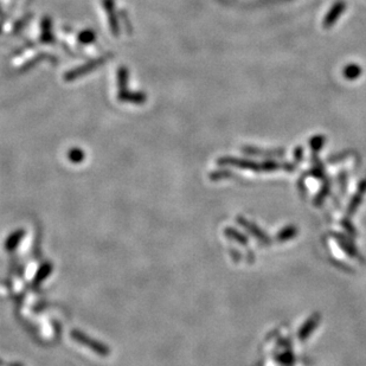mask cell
Returning a JSON list of instances; mask_svg holds the SVG:
<instances>
[{
	"label": "cell",
	"mask_w": 366,
	"mask_h": 366,
	"mask_svg": "<svg viewBox=\"0 0 366 366\" xmlns=\"http://www.w3.org/2000/svg\"><path fill=\"white\" fill-rule=\"evenodd\" d=\"M71 337H73L74 340L77 341V343L85 345V346L91 347V350L95 351L97 355H100V356H108V355H109L110 351L106 346V345L98 343V341L94 340V339L89 338L88 335L85 334V333L76 331V329H75V331L71 332Z\"/></svg>",
	"instance_id": "obj_1"
},
{
	"label": "cell",
	"mask_w": 366,
	"mask_h": 366,
	"mask_svg": "<svg viewBox=\"0 0 366 366\" xmlns=\"http://www.w3.org/2000/svg\"><path fill=\"white\" fill-rule=\"evenodd\" d=\"M345 7H346V5H345L344 1H338L337 4H335L334 6L332 7V10L329 11V13L327 14L326 19H325V26L326 28H328L329 25H332L333 23L337 20V18L339 14L343 13V11L345 10Z\"/></svg>",
	"instance_id": "obj_2"
},
{
	"label": "cell",
	"mask_w": 366,
	"mask_h": 366,
	"mask_svg": "<svg viewBox=\"0 0 366 366\" xmlns=\"http://www.w3.org/2000/svg\"><path fill=\"white\" fill-rule=\"evenodd\" d=\"M50 272H51V265H49V263H46V265L42 266V267H41V269H40V272L37 273V276H36V278H35L34 283H35V284L41 283V282L43 281L44 278L46 277V276H49Z\"/></svg>",
	"instance_id": "obj_3"
},
{
	"label": "cell",
	"mask_w": 366,
	"mask_h": 366,
	"mask_svg": "<svg viewBox=\"0 0 366 366\" xmlns=\"http://www.w3.org/2000/svg\"><path fill=\"white\" fill-rule=\"evenodd\" d=\"M23 233H24L23 231H18V232L13 233V235H12L10 237V238H8L7 243H6V248L10 249V250H12V249H13L18 244V243H19L20 239H22Z\"/></svg>",
	"instance_id": "obj_4"
},
{
	"label": "cell",
	"mask_w": 366,
	"mask_h": 366,
	"mask_svg": "<svg viewBox=\"0 0 366 366\" xmlns=\"http://www.w3.org/2000/svg\"><path fill=\"white\" fill-rule=\"evenodd\" d=\"M344 74L347 79L353 80L359 76V74H361V68H358L357 65H350V67H347L346 69H345Z\"/></svg>",
	"instance_id": "obj_5"
}]
</instances>
